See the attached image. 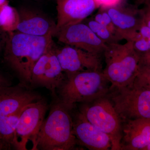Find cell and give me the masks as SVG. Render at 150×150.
I'll return each instance as SVG.
<instances>
[{
  "label": "cell",
  "mask_w": 150,
  "mask_h": 150,
  "mask_svg": "<svg viewBox=\"0 0 150 150\" xmlns=\"http://www.w3.org/2000/svg\"><path fill=\"white\" fill-rule=\"evenodd\" d=\"M122 125L121 150H143L150 144V118L126 121Z\"/></svg>",
  "instance_id": "cell-16"
},
{
  "label": "cell",
  "mask_w": 150,
  "mask_h": 150,
  "mask_svg": "<svg viewBox=\"0 0 150 150\" xmlns=\"http://www.w3.org/2000/svg\"><path fill=\"white\" fill-rule=\"evenodd\" d=\"M55 36L59 42L65 45L101 56L107 47V44L83 22L62 28L57 31Z\"/></svg>",
  "instance_id": "cell-10"
},
{
  "label": "cell",
  "mask_w": 150,
  "mask_h": 150,
  "mask_svg": "<svg viewBox=\"0 0 150 150\" xmlns=\"http://www.w3.org/2000/svg\"><path fill=\"white\" fill-rule=\"evenodd\" d=\"M143 150H150V144L146 146Z\"/></svg>",
  "instance_id": "cell-31"
},
{
  "label": "cell",
  "mask_w": 150,
  "mask_h": 150,
  "mask_svg": "<svg viewBox=\"0 0 150 150\" xmlns=\"http://www.w3.org/2000/svg\"><path fill=\"white\" fill-rule=\"evenodd\" d=\"M139 66L150 69V51L140 55Z\"/></svg>",
  "instance_id": "cell-24"
},
{
  "label": "cell",
  "mask_w": 150,
  "mask_h": 150,
  "mask_svg": "<svg viewBox=\"0 0 150 150\" xmlns=\"http://www.w3.org/2000/svg\"><path fill=\"white\" fill-rule=\"evenodd\" d=\"M146 0H135V5L139 7L140 5H142L143 4Z\"/></svg>",
  "instance_id": "cell-28"
},
{
  "label": "cell",
  "mask_w": 150,
  "mask_h": 150,
  "mask_svg": "<svg viewBox=\"0 0 150 150\" xmlns=\"http://www.w3.org/2000/svg\"><path fill=\"white\" fill-rule=\"evenodd\" d=\"M143 11V21L150 28V12L144 8H142Z\"/></svg>",
  "instance_id": "cell-25"
},
{
  "label": "cell",
  "mask_w": 150,
  "mask_h": 150,
  "mask_svg": "<svg viewBox=\"0 0 150 150\" xmlns=\"http://www.w3.org/2000/svg\"><path fill=\"white\" fill-rule=\"evenodd\" d=\"M70 110L60 100L53 104L32 150H69L74 148L77 140Z\"/></svg>",
  "instance_id": "cell-2"
},
{
  "label": "cell",
  "mask_w": 150,
  "mask_h": 150,
  "mask_svg": "<svg viewBox=\"0 0 150 150\" xmlns=\"http://www.w3.org/2000/svg\"><path fill=\"white\" fill-rule=\"evenodd\" d=\"M74 134L77 141L91 150L111 149L109 137L91 124L81 112L73 121Z\"/></svg>",
  "instance_id": "cell-15"
},
{
  "label": "cell",
  "mask_w": 150,
  "mask_h": 150,
  "mask_svg": "<svg viewBox=\"0 0 150 150\" xmlns=\"http://www.w3.org/2000/svg\"><path fill=\"white\" fill-rule=\"evenodd\" d=\"M143 5V8L150 12V0H146Z\"/></svg>",
  "instance_id": "cell-27"
},
{
  "label": "cell",
  "mask_w": 150,
  "mask_h": 150,
  "mask_svg": "<svg viewBox=\"0 0 150 150\" xmlns=\"http://www.w3.org/2000/svg\"><path fill=\"white\" fill-rule=\"evenodd\" d=\"M47 108V103L43 98L23 108L17 125L13 148L18 150H27L26 146L29 141L32 142L33 147L34 146Z\"/></svg>",
  "instance_id": "cell-7"
},
{
  "label": "cell",
  "mask_w": 150,
  "mask_h": 150,
  "mask_svg": "<svg viewBox=\"0 0 150 150\" xmlns=\"http://www.w3.org/2000/svg\"><path fill=\"white\" fill-rule=\"evenodd\" d=\"M86 24L98 37L106 44L119 42L117 37L107 28L96 21L92 17L87 18L83 21Z\"/></svg>",
  "instance_id": "cell-19"
},
{
  "label": "cell",
  "mask_w": 150,
  "mask_h": 150,
  "mask_svg": "<svg viewBox=\"0 0 150 150\" xmlns=\"http://www.w3.org/2000/svg\"><path fill=\"white\" fill-rule=\"evenodd\" d=\"M105 67L103 72L111 84L110 89L119 88L134 82L139 73L140 55L133 42L107 44L103 54Z\"/></svg>",
  "instance_id": "cell-4"
},
{
  "label": "cell",
  "mask_w": 150,
  "mask_h": 150,
  "mask_svg": "<svg viewBox=\"0 0 150 150\" xmlns=\"http://www.w3.org/2000/svg\"><path fill=\"white\" fill-rule=\"evenodd\" d=\"M92 18L98 23L107 28L120 40L117 35L116 28L112 23L111 18L103 6H101L100 7L99 10Z\"/></svg>",
  "instance_id": "cell-20"
},
{
  "label": "cell",
  "mask_w": 150,
  "mask_h": 150,
  "mask_svg": "<svg viewBox=\"0 0 150 150\" xmlns=\"http://www.w3.org/2000/svg\"><path fill=\"white\" fill-rule=\"evenodd\" d=\"M57 31L70 25L82 22L101 6L98 0H56Z\"/></svg>",
  "instance_id": "cell-12"
},
{
  "label": "cell",
  "mask_w": 150,
  "mask_h": 150,
  "mask_svg": "<svg viewBox=\"0 0 150 150\" xmlns=\"http://www.w3.org/2000/svg\"><path fill=\"white\" fill-rule=\"evenodd\" d=\"M3 149H4V146H3L1 138H0V150Z\"/></svg>",
  "instance_id": "cell-29"
},
{
  "label": "cell",
  "mask_w": 150,
  "mask_h": 150,
  "mask_svg": "<svg viewBox=\"0 0 150 150\" xmlns=\"http://www.w3.org/2000/svg\"><path fill=\"white\" fill-rule=\"evenodd\" d=\"M7 1V0H0V6L4 4Z\"/></svg>",
  "instance_id": "cell-30"
},
{
  "label": "cell",
  "mask_w": 150,
  "mask_h": 150,
  "mask_svg": "<svg viewBox=\"0 0 150 150\" xmlns=\"http://www.w3.org/2000/svg\"><path fill=\"white\" fill-rule=\"evenodd\" d=\"M40 99L39 94L21 84L0 86V118L16 113L27 105Z\"/></svg>",
  "instance_id": "cell-13"
},
{
  "label": "cell",
  "mask_w": 150,
  "mask_h": 150,
  "mask_svg": "<svg viewBox=\"0 0 150 150\" xmlns=\"http://www.w3.org/2000/svg\"><path fill=\"white\" fill-rule=\"evenodd\" d=\"M23 109L16 113L0 118V138L6 149L13 147L17 125Z\"/></svg>",
  "instance_id": "cell-17"
},
{
  "label": "cell",
  "mask_w": 150,
  "mask_h": 150,
  "mask_svg": "<svg viewBox=\"0 0 150 150\" xmlns=\"http://www.w3.org/2000/svg\"><path fill=\"white\" fill-rule=\"evenodd\" d=\"M1 41H0V49H1Z\"/></svg>",
  "instance_id": "cell-32"
},
{
  "label": "cell",
  "mask_w": 150,
  "mask_h": 150,
  "mask_svg": "<svg viewBox=\"0 0 150 150\" xmlns=\"http://www.w3.org/2000/svg\"><path fill=\"white\" fill-rule=\"evenodd\" d=\"M4 59L18 75L21 84L30 85L34 65L54 44L53 36H35L18 31L9 33Z\"/></svg>",
  "instance_id": "cell-1"
},
{
  "label": "cell",
  "mask_w": 150,
  "mask_h": 150,
  "mask_svg": "<svg viewBox=\"0 0 150 150\" xmlns=\"http://www.w3.org/2000/svg\"><path fill=\"white\" fill-rule=\"evenodd\" d=\"M66 79V74L56 56L54 44L34 65L30 85L32 87L45 88L56 96V91Z\"/></svg>",
  "instance_id": "cell-8"
},
{
  "label": "cell",
  "mask_w": 150,
  "mask_h": 150,
  "mask_svg": "<svg viewBox=\"0 0 150 150\" xmlns=\"http://www.w3.org/2000/svg\"><path fill=\"white\" fill-rule=\"evenodd\" d=\"M11 82L8 79L0 73V86H11Z\"/></svg>",
  "instance_id": "cell-26"
},
{
  "label": "cell",
  "mask_w": 150,
  "mask_h": 150,
  "mask_svg": "<svg viewBox=\"0 0 150 150\" xmlns=\"http://www.w3.org/2000/svg\"><path fill=\"white\" fill-rule=\"evenodd\" d=\"M19 21L18 11L8 1L0 6V28L9 33L16 31Z\"/></svg>",
  "instance_id": "cell-18"
},
{
  "label": "cell",
  "mask_w": 150,
  "mask_h": 150,
  "mask_svg": "<svg viewBox=\"0 0 150 150\" xmlns=\"http://www.w3.org/2000/svg\"><path fill=\"white\" fill-rule=\"evenodd\" d=\"M18 10L19 21L17 31L35 36H55L56 23L51 19L30 8L22 7Z\"/></svg>",
  "instance_id": "cell-14"
},
{
  "label": "cell",
  "mask_w": 150,
  "mask_h": 150,
  "mask_svg": "<svg viewBox=\"0 0 150 150\" xmlns=\"http://www.w3.org/2000/svg\"><path fill=\"white\" fill-rule=\"evenodd\" d=\"M132 42L134 49L139 55L145 54L150 51V42L141 36L139 33Z\"/></svg>",
  "instance_id": "cell-21"
},
{
  "label": "cell",
  "mask_w": 150,
  "mask_h": 150,
  "mask_svg": "<svg viewBox=\"0 0 150 150\" xmlns=\"http://www.w3.org/2000/svg\"><path fill=\"white\" fill-rule=\"evenodd\" d=\"M112 90L109 99L121 121L150 118V88L137 78L128 85Z\"/></svg>",
  "instance_id": "cell-5"
},
{
  "label": "cell",
  "mask_w": 150,
  "mask_h": 150,
  "mask_svg": "<svg viewBox=\"0 0 150 150\" xmlns=\"http://www.w3.org/2000/svg\"><path fill=\"white\" fill-rule=\"evenodd\" d=\"M108 81L103 71H87L66 75L58 89L60 101L71 110L77 103H88L106 96Z\"/></svg>",
  "instance_id": "cell-3"
},
{
  "label": "cell",
  "mask_w": 150,
  "mask_h": 150,
  "mask_svg": "<svg viewBox=\"0 0 150 150\" xmlns=\"http://www.w3.org/2000/svg\"><path fill=\"white\" fill-rule=\"evenodd\" d=\"M55 53L66 75L87 71H102L101 55L65 45Z\"/></svg>",
  "instance_id": "cell-11"
},
{
  "label": "cell",
  "mask_w": 150,
  "mask_h": 150,
  "mask_svg": "<svg viewBox=\"0 0 150 150\" xmlns=\"http://www.w3.org/2000/svg\"><path fill=\"white\" fill-rule=\"evenodd\" d=\"M102 6L111 18L120 40L132 41L139 35L143 21L142 8L135 5L127 6L121 2Z\"/></svg>",
  "instance_id": "cell-9"
},
{
  "label": "cell",
  "mask_w": 150,
  "mask_h": 150,
  "mask_svg": "<svg viewBox=\"0 0 150 150\" xmlns=\"http://www.w3.org/2000/svg\"><path fill=\"white\" fill-rule=\"evenodd\" d=\"M140 35L150 43V28L143 21L139 31Z\"/></svg>",
  "instance_id": "cell-23"
},
{
  "label": "cell",
  "mask_w": 150,
  "mask_h": 150,
  "mask_svg": "<svg viewBox=\"0 0 150 150\" xmlns=\"http://www.w3.org/2000/svg\"><path fill=\"white\" fill-rule=\"evenodd\" d=\"M137 78L150 88V69L139 66Z\"/></svg>",
  "instance_id": "cell-22"
},
{
  "label": "cell",
  "mask_w": 150,
  "mask_h": 150,
  "mask_svg": "<svg viewBox=\"0 0 150 150\" xmlns=\"http://www.w3.org/2000/svg\"><path fill=\"white\" fill-rule=\"evenodd\" d=\"M106 96L86 103L82 106L81 112L91 124L109 137L111 150H120L122 137L121 120Z\"/></svg>",
  "instance_id": "cell-6"
}]
</instances>
